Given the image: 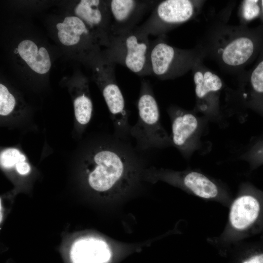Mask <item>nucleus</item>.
Wrapping results in <instances>:
<instances>
[{"label":"nucleus","mask_w":263,"mask_h":263,"mask_svg":"<svg viewBox=\"0 0 263 263\" xmlns=\"http://www.w3.org/2000/svg\"><path fill=\"white\" fill-rule=\"evenodd\" d=\"M15 167L17 172L21 175L28 174L31 169L29 164L26 161L18 163Z\"/></svg>","instance_id":"4be33fe9"},{"label":"nucleus","mask_w":263,"mask_h":263,"mask_svg":"<svg viewBox=\"0 0 263 263\" xmlns=\"http://www.w3.org/2000/svg\"><path fill=\"white\" fill-rule=\"evenodd\" d=\"M25 161V156L16 148L6 149L0 153V166L5 169L12 168L18 163Z\"/></svg>","instance_id":"6ab92c4d"},{"label":"nucleus","mask_w":263,"mask_h":263,"mask_svg":"<svg viewBox=\"0 0 263 263\" xmlns=\"http://www.w3.org/2000/svg\"><path fill=\"white\" fill-rule=\"evenodd\" d=\"M56 27L58 39L65 46L77 44L82 40L99 43L85 23L76 16L65 17L62 22L56 24Z\"/></svg>","instance_id":"ddd939ff"},{"label":"nucleus","mask_w":263,"mask_h":263,"mask_svg":"<svg viewBox=\"0 0 263 263\" xmlns=\"http://www.w3.org/2000/svg\"><path fill=\"white\" fill-rule=\"evenodd\" d=\"M202 3L194 0H159L147 19L136 29L149 36L164 35L193 19Z\"/></svg>","instance_id":"423d86ee"},{"label":"nucleus","mask_w":263,"mask_h":263,"mask_svg":"<svg viewBox=\"0 0 263 263\" xmlns=\"http://www.w3.org/2000/svg\"><path fill=\"white\" fill-rule=\"evenodd\" d=\"M263 49V28L243 32L224 39L217 47L219 59L225 65L238 68L251 60Z\"/></svg>","instance_id":"0eeeda50"},{"label":"nucleus","mask_w":263,"mask_h":263,"mask_svg":"<svg viewBox=\"0 0 263 263\" xmlns=\"http://www.w3.org/2000/svg\"><path fill=\"white\" fill-rule=\"evenodd\" d=\"M237 263H263V250H255L243 255Z\"/></svg>","instance_id":"412c9836"},{"label":"nucleus","mask_w":263,"mask_h":263,"mask_svg":"<svg viewBox=\"0 0 263 263\" xmlns=\"http://www.w3.org/2000/svg\"><path fill=\"white\" fill-rule=\"evenodd\" d=\"M195 84V92L199 100L210 94L218 92L222 88L223 82L216 74L205 68L199 61L192 69Z\"/></svg>","instance_id":"2eb2a0df"},{"label":"nucleus","mask_w":263,"mask_h":263,"mask_svg":"<svg viewBox=\"0 0 263 263\" xmlns=\"http://www.w3.org/2000/svg\"><path fill=\"white\" fill-rule=\"evenodd\" d=\"M17 52L27 66L35 73L43 75L50 70L51 59L45 47L38 46L31 40L25 39L19 43Z\"/></svg>","instance_id":"4468645a"},{"label":"nucleus","mask_w":263,"mask_h":263,"mask_svg":"<svg viewBox=\"0 0 263 263\" xmlns=\"http://www.w3.org/2000/svg\"><path fill=\"white\" fill-rule=\"evenodd\" d=\"M94 76L100 88L111 115L116 136L127 140L130 136L129 113L123 95L118 86L114 73V64L104 58L94 64Z\"/></svg>","instance_id":"39448f33"},{"label":"nucleus","mask_w":263,"mask_h":263,"mask_svg":"<svg viewBox=\"0 0 263 263\" xmlns=\"http://www.w3.org/2000/svg\"><path fill=\"white\" fill-rule=\"evenodd\" d=\"M168 112L172 121L171 142L184 153L191 148L198 127L197 117L192 113L175 107H170Z\"/></svg>","instance_id":"9d476101"},{"label":"nucleus","mask_w":263,"mask_h":263,"mask_svg":"<svg viewBox=\"0 0 263 263\" xmlns=\"http://www.w3.org/2000/svg\"><path fill=\"white\" fill-rule=\"evenodd\" d=\"M242 16L245 21H250L261 16L260 0H247L243 2Z\"/></svg>","instance_id":"aec40b11"},{"label":"nucleus","mask_w":263,"mask_h":263,"mask_svg":"<svg viewBox=\"0 0 263 263\" xmlns=\"http://www.w3.org/2000/svg\"><path fill=\"white\" fill-rule=\"evenodd\" d=\"M260 5H261V16H262V18L263 19V0H260Z\"/></svg>","instance_id":"5701e85b"},{"label":"nucleus","mask_w":263,"mask_h":263,"mask_svg":"<svg viewBox=\"0 0 263 263\" xmlns=\"http://www.w3.org/2000/svg\"><path fill=\"white\" fill-rule=\"evenodd\" d=\"M17 100L8 88L0 84V115L2 117L11 115L15 111Z\"/></svg>","instance_id":"a211bd4d"},{"label":"nucleus","mask_w":263,"mask_h":263,"mask_svg":"<svg viewBox=\"0 0 263 263\" xmlns=\"http://www.w3.org/2000/svg\"><path fill=\"white\" fill-rule=\"evenodd\" d=\"M74 11L75 16L85 23L99 44L108 47L112 23L109 0H81Z\"/></svg>","instance_id":"6e6552de"},{"label":"nucleus","mask_w":263,"mask_h":263,"mask_svg":"<svg viewBox=\"0 0 263 263\" xmlns=\"http://www.w3.org/2000/svg\"><path fill=\"white\" fill-rule=\"evenodd\" d=\"M150 48L149 36L135 28L123 34L112 35L104 59L123 65L138 75H151Z\"/></svg>","instance_id":"7ed1b4c3"},{"label":"nucleus","mask_w":263,"mask_h":263,"mask_svg":"<svg viewBox=\"0 0 263 263\" xmlns=\"http://www.w3.org/2000/svg\"><path fill=\"white\" fill-rule=\"evenodd\" d=\"M201 52L195 49H183L169 44L164 35L150 41V64L151 75L162 80L181 76L201 60Z\"/></svg>","instance_id":"20e7f679"},{"label":"nucleus","mask_w":263,"mask_h":263,"mask_svg":"<svg viewBox=\"0 0 263 263\" xmlns=\"http://www.w3.org/2000/svg\"><path fill=\"white\" fill-rule=\"evenodd\" d=\"M143 158L128 142L117 137L87 152L83 166L89 187L99 193H121L136 180Z\"/></svg>","instance_id":"f257e3e1"},{"label":"nucleus","mask_w":263,"mask_h":263,"mask_svg":"<svg viewBox=\"0 0 263 263\" xmlns=\"http://www.w3.org/2000/svg\"><path fill=\"white\" fill-rule=\"evenodd\" d=\"M159 1V0H158ZM158 0H111L112 35L131 31L148 11L152 10Z\"/></svg>","instance_id":"1a4fd4ad"},{"label":"nucleus","mask_w":263,"mask_h":263,"mask_svg":"<svg viewBox=\"0 0 263 263\" xmlns=\"http://www.w3.org/2000/svg\"><path fill=\"white\" fill-rule=\"evenodd\" d=\"M73 104L76 122L82 127L86 126L91 120L93 109L86 80L82 81L81 90L74 99Z\"/></svg>","instance_id":"f3484780"},{"label":"nucleus","mask_w":263,"mask_h":263,"mask_svg":"<svg viewBox=\"0 0 263 263\" xmlns=\"http://www.w3.org/2000/svg\"><path fill=\"white\" fill-rule=\"evenodd\" d=\"M70 257L73 263H107L111 258V252L105 241L85 238L73 244Z\"/></svg>","instance_id":"9b49d317"},{"label":"nucleus","mask_w":263,"mask_h":263,"mask_svg":"<svg viewBox=\"0 0 263 263\" xmlns=\"http://www.w3.org/2000/svg\"><path fill=\"white\" fill-rule=\"evenodd\" d=\"M261 211V205L257 198L251 195H242L234 200L230 207V225L236 230H245L256 222Z\"/></svg>","instance_id":"f8f14e48"},{"label":"nucleus","mask_w":263,"mask_h":263,"mask_svg":"<svg viewBox=\"0 0 263 263\" xmlns=\"http://www.w3.org/2000/svg\"><path fill=\"white\" fill-rule=\"evenodd\" d=\"M138 119L130 129V136L136 141L138 151L159 149L171 142L163 127L160 119L159 106L151 86L148 80L143 79L137 102Z\"/></svg>","instance_id":"f03ea898"},{"label":"nucleus","mask_w":263,"mask_h":263,"mask_svg":"<svg viewBox=\"0 0 263 263\" xmlns=\"http://www.w3.org/2000/svg\"><path fill=\"white\" fill-rule=\"evenodd\" d=\"M181 181L186 188L200 197L211 199L218 194L216 185L199 172L190 171L181 177Z\"/></svg>","instance_id":"dca6fc26"}]
</instances>
